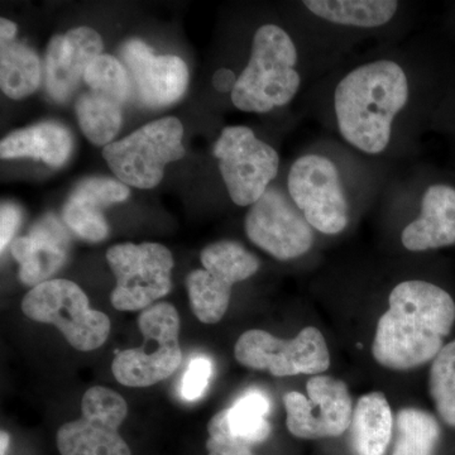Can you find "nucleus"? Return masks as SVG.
<instances>
[{"mask_svg": "<svg viewBox=\"0 0 455 455\" xmlns=\"http://www.w3.org/2000/svg\"><path fill=\"white\" fill-rule=\"evenodd\" d=\"M103 40L90 27L71 29L55 36L44 59L46 88L53 100L65 103L85 76L89 65L101 55Z\"/></svg>", "mask_w": 455, "mask_h": 455, "instance_id": "16", "label": "nucleus"}, {"mask_svg": "<svg viewBox=\"0 0 455 455\" xmlns=\"http://www.w3.org/2000/svg\"><path fill=\"white\" fill-rule=\"evenodd\" d=\"M182 136L181 122L167 116L104 147L103 156L123 184L152 188L160 184L167 164L184 157Z\"/></svg>", "mask_w": 455, "mask_h": 455, "instance_id": "6", "label": "nucleus"}, {"mask_svg": "<svg viewBox=\"0 0 455 455\" xmlns=\"http://www.w3.org/2000/svg\"><path fill=\"white\" fill-rule=\"evenodd\" d=\"M440 427L423 410L403 409L396 418V439L392 455H435Z\"/></svg>", "mask_w": 455, "mask_h": 455, "instance_id": "25", "label": "nucleus"}, {"mask_svg": "<svg viewBox=\"0 0 455 455\" xmlns=\"http://www.w3.org/2000/svg\"><path fill=\"white\" fill-rule=\"evenodd\" d=\"M235 355L242 366L276 377L320 374L331 366L324 337L314 326L302 329L289 340L259 329L245 331L236 340Z\"/></svg>", "mask_w": 455, "mask_h": 455, "instance_id": "12", "label": "nucleus"}, {"mask_svg": "<svg viewBox=\"0 0 455 455\" xmlns=\"http://www.w3.org/2000/svg\"><path fill=\"white\" fill-rule=\"evenodd\" d=\"M130 196V188L123 182L106 178H92L80 182L64 206V221L84 241L97 243L109 235L103 211L112 204Z\"/></svg>", "mask_w": 455, "mask_h": 455, "instance_id": "18", "label": "nucleus"}, {"mask_svg": "<svg viewBox=\"0 0 455 455\" xmlns=\"http://www.w3.org/2000/svg\"><path fill=\"white\" fill-rule=\"evenodd\" d=\"M304 5L326 22L355 28L387 25L398 9L395 0H307Z\"/></svg>", "mask_w": 455, "mask_h": 455, "instance_id": "23", "label": "nucleus"}, {"mask_svg": "<svg viewBox=\"0 0 455 455\" xmlns=\"http://www.w3.org/2000/svg\"><path fill=\"white\" fill-rule=\"evenodd\" d=\"M130 97L101 85H89L76 100L77 121L86 139L95 146L112 143L122 125V107Z\"/></svg>", "mask_w": 455, "mask_h": 455, "instance_id": "21", "label": "nucleus"}, {"mask_svg": "<svg viewBox=\"0 0 455 455\" xmlns=\"http://www.w3.org/2000/svg\"><path fill=\"white\" fill-rule=\"evenodd\" d=\"M16 35V23L11 22V20H5V18H2V20H0V42L14 41Z\"/></svg>", "mask_w": 455, "mask_h": 455, "instance_id": "32", "label": "nucleus"}, {"mask_svg": "<svg viewBox=\"0 0 455 455\" xmlns=\"http://www.w3.org/2000/svg\"><path fill=\"white\" fill-rule=\"evenodd\" d=\"M73 136L64 125L44 122L9 134L0 143L4 160L31 157L51 167L62 166L73 151Z\"/></svg>", "mask_w": 455, "mask_h": 455, "instance_id": "20", "label": "nucleus"}, {"mask_svg": "<svg viewBox=\"0 0 455 455\" xmlns=\"http://www.w3.org/2000/svg\"><path fill=\"white\" fill-rule=\"evenodd\" d=\"M22 311L33 322L56 326L82 352L100 348L109 337V317L90 307L86 293L70 280L57 278L33 287L23 299Z\"/></svg>", "mask_w": 455, "mask_h": 455, "instance_id": "4", "label": "nucleus"}, {"mask_svg": "<svg viewBox=\"0 0 455 455\" xmlns=\"http://www.w3.org/2000/svg\"><path fill=\"white\" fill-rule=\"evenodd\" d=\"M208 455H254L248 443L235 438L228 431L226 410L212 416L208 424Z\"/></svg>", "mask_w": 455, "mask_h": 455, "instance_id": "28", "label": "nucleus"}, {"mask_svg": "<svg viewBox=\"0 0 455 455\" xmlns=\"http://www.w3.org/2000/svg\"><path fill=\"white\" fill-rule=\"evenodd\" d=\"M235 75L228 68H220L212 76V85L220 92H232L236 84Z\"/></svg>", "mask_w": 455, "mask_h": 455, "instance_id": "31", "label": "nucleus"}, {"mask_svg": "<svg viewBox=\"0 0 455 455\" xmlns=\"http://www.w3.org/2000/svg\"><path fill=\"white\" fill-rule=\"evenodd\" d=\"M290 197L314 229L333 235L349 223V203L339 171L333 161L319 155L298 158L287 178Z\"/></svg>", "mask_w": 455, "mask_h": 455, "instance_id": "10", "label": "nucleus"}, {"mask_svg": "<svg viewBox=\"0 0 455 455\" xmlns=\"http://www.w3.org/2000/svg\"><path fill=\"white\" fill-rule=\"evenodd\" d=\"M122 64L130 75L132 95L143 106L167 107L185 94L188 70L178 56H156L140 40H130L121 49Z\"/></svg>", "mask_w": 455, "mask_h": 455, "instance_id": "15", "label": "nucleus"}, {"mask_svg": "<svg viewBox=\"0 0 455 455\" xmlns=\"http://www.w3.org/2000/svg\"><path fill=\"white\" fill-rule=\"evenodd\" d=\"M296 64L298 50L289 33L276 25L259 27L250 62L233 89V104L247 113H268L286 106L301 85Z\"/></svg>", "mask_w": 455, "mask_h": 455, "instance_id": "3", "label": "nucleus"}, {"mask_svg": "<svg viewBox=\"0 0 455 455\" xmlns=\"http://www.w3.org/2000/svg\"><path fill=\"white\" fill-rule=\"evenodd\" d=\"M429 390L440 418L455 427V340L443 347L433 359Z\"/></svg>", "mask_w": 455, "mask_h": 455, "instance_id": "27", "label": "nucleus"}, {"mask_svg": "<svg viewBox=\"0 0 455 455\" xmlns=\"http://www.w3.org/2000/svg\"><path fill=\"white\" fill-rule=\"evenodd\" d=\"M401 242L411 252L455 244V188L431 185L421 200V214L403 229Z\"/></svg>", "mask_w": 455, "mask_h": 455, "instance_id": "19", "label": "nucleus"}, {"mask_svg": "<svg viewBox=\"0 0 455 455\" xmlns=\"http://www.w3.org/2000/svg\"><path fill=\"white\" fill-rule=\"evenodd\" d=\"M211 376V361L203 357L194 358L188 364L187 373L182 379V396L188 401H194L202 396L208 387Z\"/></svg>", "mask_w": 455, "mask_h": 455, "instance_id": "29", "label": "nucleus"}, {"mask_svg": "<svg viewBox=\"0 0 455 455\" xmlns=\"http://www.w3.org/2000/svg\"><path fill=\"white\" fill-rule=\"evenodd\" d=\"M68 243V233L53 215L42 218L28 235L12 245V254L20 263V281L31 287L49 281L64 266Z\"/></svg>", "mask_w": 455, "mask_h": 455, "instance_id": "17", "label": "nucleus"}, {"mask_svg": "<svg viewBox=\"0 0 455 455\" xmlns=\"http://www.w3.org/2000/svg\"><path fill=\"white\" fill-rule=\"evenodd\" d=\"M409 95V79L397 62L377 60L358 66L335 88V119L340 136L363 154H382L390 145L392 124Z\"/></svg>", "mask_w": 455, "mask_h": 455, "instance_id": "2", "label": "nucleus"}, {"mask_svg": "<svg viewBox=\"0 0 455 455\" xmlns=\"http://www.w3.org/2000/svg\"><path fill=\"white\" fill-rule=\"evenodd\" d=\"M143 335L139 348L122 350L114 358L112 371L116 381L127 387H149L169 379L181 363L180 316L169 302H158L139 317Z\"/></svg>", "mask_w": 455, "mask_h": 455, "instance_id": "5", "label": "nucleus"}, {"mask_svg": "<svg viewBox=\"0 0 455 455\" xmlns=\"http://www.w3.org/2000/svg\"><path fill=\"white\" fill-rule=\"evenodd\" d=\"M20 220H22V214L18 206L11 203L2 204V209H0V251L2 253L17 232Z\"/></svg>", "mask_w": 455, "mask_h": 455, "instance_id": "30", "label": "nucleus"}, {"mask_svg": "<svg viewBox=\"0 0 455 455\" xmlns=\"http://www.w3.org/2000/svg\"><path fill=\"white\" fill-rule=\"evenodd\" d=\"M203 269L187 278L190 307L204 324H215L226 315L232 287L252 277L259 268L254 254L235 241H220L204 248Z\"/></svg>", "mask_w": 455, "mask_h": 455, "instance_id": "7", "label": "nucleus"}, {"mask_svg": "<svg viewBox=\"0 0 455 455\" xmlns=\"http://www.w3.org/2000/svg\"><path fill=\"white\" fill-rule=\"evenodd\" d=\"M214 155L230 199L239 206L259 202L280 167L277 152L243 125L224 128Z\"/></svg>", "mask_w": 455, "mask_h": 455, "instance_id": "9", "label": "nucleus"}, {"mask_svg": "<svg viewBox=\"0 0 455 455\" xmlns=\"http://www.w3.org/2000/svg\"><path fill=\"white\" fill-rule=\"evenodd\" d=\"M392 429L394 419L385 395L372 392L359 398L350 424L355 455H385L391 442Z\"/></svg>", "mask_w": 455, "mask_h": 455, "instance_id": "22", "label": "nucleus"}, {"mask_svg": "<svg viewBox=\"0 0 455 455\" xmlns=\"http://www.w3.org/2000/svg\"><path fill=\"white\" fill-rule=\"evenodd\" d=\"M268 411L269 401L262 392H247L235 405L226 409L228 431L251 447L266 442L271 434V425L266 419Z\"/></svg>", "mask_w": 455, "mask_h": 455, "instance_id": "26", "label": "nucleus"}, {"mask_svg": "<svg viewBox=\"0 0 455 455\" xmlns=\"http://www.w3.org/2000/svg\"><path fill=\"white\" fill-rule=\"evenodd\" d=\"M245 235L250 241L280 260L298 259L314 244L313 227L277 188H268L245 217Z\"/></svg>", "mask_w": 455, "mask_h": 455, "instance_id": "14", "label": "nucleus"}, {"mask_svg": "<svg viewBox=\"0 0 455 455\" xmlns=\"http://www.w3.org/2000/svg\"><path fill=\"white\" fill-rule=\"evenodd\" d=\"M2 442H0V444H2V448H0V455H5V451H7L8 444H9V435L5 431H2Z\"/></svg>", "mask_w": 455, "mask_h": 455, "instance_id": "33", "label": "nucleus"}, {"mask_svg": "<svg viewBox=\"0 0 455 455\" xmlns=\"http://www.w3.org/2000/svg\"><path fill=\"white\" fill-rule=\"evenodd\" d=\"M41 83V64L37 53L20 42H0V86L11 99H25Z\"/></svg>", "mask_w": 455, "mask_h": 455, "instance_id": "24", "label": "nucleus"}, {"mask_svg": "<svg viewBox=\"0 0 455 455\" xmlns=\"http://www.w3.org/2000/svg\"><path fill=\"white\" fill-rule=\"evenodd\" d=\"M379 317L373 357L381 366L406 371L433 361L455 323V302L442 287L427 281L398 283Z\"/></svg>", "mask_w": 455, "mask_h": 455, "instance_id": "1", "label": "nucleus"}, {"mask_svg": "<svg viewBox=\"0 0 455 455\" xmlns=\"http://www.w3.org/2000/svg\"><path fill=\"white\" fill-rule=\"evenodd\" d=\"M127 401L118 392L95 386L84 394L82 418L57 431L61 455H132L119 427L127 419Z\"/></svg>", "mask_w": 455, "mask_h": 455, "instance_id": "11", "label": "nucleus"}, {"mask_svg": "<svg viewBox=\"0 0 455 455\" xmlns=\"http://www.w3.org/2000/svg\"><path fill=\"white\" fill-rule=\"evenodd\" d=\"M107 260L116 281L110 296L116 310H146L170 292L173 257L164 245H113Z\"/></svg>", "mask_w": 455, "mask_h": 455, "instance_id": "8", "label": "nucleus"}, {"mask_svg": "<svg viewBox=\"0 0 455 455\" xmlns=\"http://www.w3.org/2000/svg\"><path fill=\"white\" fill-rule=\"evenodd\" d=\"M307 397L300 392L284 395L287 429L296 438L316 440L335 438L352 424L353 407L348 387L329 376L311 377Z\"/></svg>", "mask_w": 455, "mask_h": 455, "instance_id": "13", "label": "nucleus"}]
</instances>
